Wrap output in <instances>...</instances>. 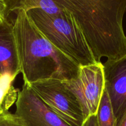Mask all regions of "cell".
<instances>
[{"label": "cell", "instance_id": "5b68a950", "mask_svg": "<svg viewBox=\"0 0 126 126\" xmlns=\"http://www.w3.org/2000/svg\"><path fill=\"white\" fill-rule=\"evenodd\" d=\"M63 82L79 102L86 121L96 115L105 90L103 64L100 62L79 66L76 78Z\"/></svg>", "mask_w": 126, "mask_h": 126}, {"label": "cell", "instance_id": "277c9868", "mask_svg": "<svg viewBox=\"0 0 126 126\" xmlns=\"http://www.w3.org/2000/svg\"><path fill=\"white\" fill-rule=\"evenodd\" d=\"M30 86L45 104L69 126H84L86 119L81 104L63 81L50 79Z\"/></svg>", "mask_w": 126, "mask_h": 126}, {"label": "cell", "instance_id": "30bf717a", "mask_svg": "<svg viewBox=\"0 0 126 126\" xmlns=\"http://www.w3.org/2000/svg\"><path fill=\"white\" fill-rule=\"evenodd\" d=\"M15 79L8 75L0 76V114L9 111L17 102L20 90L13 86Z\"/></svg>", "mask_w": 126, "mask_h": 126}, {"label": "cell", "instance_id": "5bb4252c", "mask_svg": "<svg viewBox=\"0 0 126 126\" xmlns=\"http://www.w3.org/2000/svg\"><path fill=\"white\" fill-rule=\"evenodd\" d=\"M83 126H97L96 115H93L90 116L86 121Z\"/></svg>", "mask_w": 126, "mask_h": 126}, {"label": "cell", "instance_id": "9a60e30c", "mask_svg": "<svg viewBox=\"0 0 126 126\" xmlns=\"http://www.w3.org/2000/svg\"><path fill=\"white\" fill-rule=\"evenodd\" d=\"M117 126H126V112L118 122Z\"/></svg>", "mask_w": 126, "mask_h": 126}, {"label": "cell", "instance_id": "9c48e42d", "mask_svg": "<svg viewBox=\"0 0 126 126\" xmlns=\"http://www.w3.org/2000/svg\"><path fill=\"white\" fill-rule=\"evenodd\" d=\"M6 5V16L8 17L12 12L16 13L23 10L28 12L30 10L40 9L50 14L62 12L53 0H4Z\"/></svg>", "mask_w": 126, "mask_h": 126}, {"label": "cell", "instance_id": "7c38bea8", "mask_svg": "<svg viewBox=\"0 0 126 126\" xmlns=\"http://www.w3.org/2000/svg\"><path fill=\"white\" fill-rule=\"evenodd\" d=\"M0 126H25L16 114L9 111L0 114Z\"/></svg>", "mask_w": 126, "mask_h": 126}, {"label": "cell", "instance_id": "ba28073f", "mask_svg": "<svg viewBox=\"0 0 126 126\" xmlns=\"http://www.w3.org/2000/svg\"><path fill=\"white\" fill-rule=\"evenodd\" d=\"M20 73L13 23L6 19L0 23V76L14 78Z\"/></svg>", "mask_w": 126, "mask_h": 126}, {"label": "cell", "instance_id": "6da1fadb", "mask_svg": "<svg viewBox=\"0 0 126 126\" xmlns=\"http://www.w3.org/2000/svg\"><path fill=\"white\" fill-rule=\"evenodd\" d=\"M74 17L95 60H118L126 56L123 27L126 0H53Z\"/></svg>", "mask_w": 126, "mask_h": 126}, {"label": "cell", "instance_id": "4fadbf2b", "mask_svg": "<svg viewBox=\"0 0 126 126\" xmlns=\"http://www.w3.org/2000/svg\"><path fill=\"white\" fill-rule=\"evenodd\" d=\"M7 19L6 16V5L4 0H0V23Z\"/></svg>", "mask_w": 126, "mask_h": 126}, {"label": "cell", "instance_id": "8992f818", "mask_svg": "<svg viewBox=\"0 0 126 126\" xmlns=\"http://www.w3.org/2000/svg\"><path fill=\"white\" fill-rule=\"evenodd\" d=\"M15 114L25 126H70L51 110L29 84L23 82Z\"/></svg>", "mask_w": 126, "mask_h": 126}, {"label": "cell", "instance_id": "7a4b0ae2", "mask_svg": "<svg viewBox=\"0 0 126 126\" xmlns=\"http://www.w3.org/2000/svg\"><path fill=\"white\" fill-rule=\"evenodd\" d=\"M13 24L24 83L50 79L66 81L77 77L79 66L48 41L26 11L16 12Z\"/></svg>", "mask_w": 126, "mask_h": 126}, {"label": "cell", "instance_id": "52a82bcc", "mask_svg": "<svg viewBox=\"0 0 126 126\" xmlns=\"http://www.w3.org/2000/svg\"><path fill=\"white\" fill-rule=\"evenodd\" d=\"M103 64L105 91L118 122L126 112V56Z\"/></svg>", "mask_w": 126, "mask_h": 126}, {"label": "cell", "instance_id": "3957f363", "mask_svg": "<svg viewBox=\"0 0 126 126\" xmlns=\"http://www.w3.org/2000/svg\"><path fill=\"white\" fill-rule=\"evenodd\" d=\"M27 13L48 41L79 66L98 62L83 32L69 12L62 10L50 14L34 9Z\"/></svg>", "mask_w": 126, "mask_h": 126}, {"label": "cell", "instance_id": "8fae6325", "mask_svg": "<svg viewBox=\"0 0 126 126\" xmlns=\"http://www.w3.org/2000/svg\"><path fill=\"white\" fill-rule=\"evenodd\" d=\"M96 118L98 126H117L118 121L114 114L109 96L105 90L101 99Z\"/></svg>", "mask_w": 126, "mask_h": 126}]
</instances>
